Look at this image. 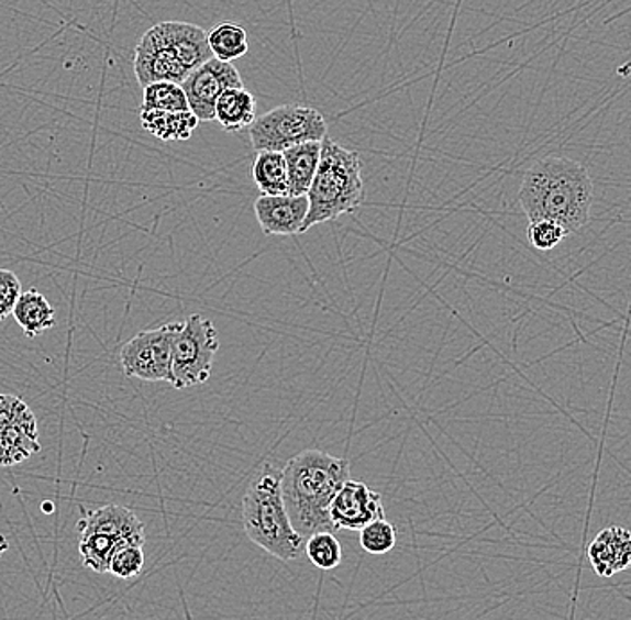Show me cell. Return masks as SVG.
<instances>
[{"label":"cell","instance_id":"cell-2","mask_svg":"<svg viewBox=\"0 0 631 620\" xmlns=\"http://www.w3.org/2000/svg\"><path fill=\"white\" fill-rule=\"evenodd\" d=\"M350 479V463L323 451H303L283 468L280 488L292 528L307 540L314 533H334L329 506Z\"/></svg>","mask_w":631,"mask_h":620},{"label":"cell","instance_id":"cell-9","mask_svg":"<svg viewBox=\"0 0 631 620\" xmlns=\"http://www.w3.org/2000/svg\"><path fill=\"white\" fill-rule=\"evenodd\" d=\"M180 326L181 323H167L133 335L121 350L124 375L146 383H169L173 343Z\"/></svg>","mask_w":631,"mask_h":620},{"label":"cell","instance_id":"cell-17","mask_svg":"<svg viewBox=\"0 0 631 620\" xmlns=\"http://www.w3.org/2000/svg\"><path fill=\"white\" fill-rule=\"evenodd\" d=\"M142 128L150 131L158 141H189L200 121L190 110L184 112H158V110H139Z\"/></svg>","mask_w":631,"mask_h":620},{"label":"cell","instance_id":"cell-24","mask_svg":"<svg viewBox=\"0 0 631 620\" xmlns=\"http://www.w3.org/2000/svg\"><path fill=\"white\" fill-rule=\"evenodd\" d=\"M144 563H146L144 547L142 545H126L113 554L110 565H108V572L119 579H133L141 574Z\"/></svg>","mask_w":631,"mask_h":620},{"label":"cell","instance_id":"cell-16","mask_svg":"<svg viewBox=\"0 0 631 620\" xmlns=\"http://www.w3.org/2000/svg\"><path fill=\"white\" fill-rule=\"evenodd\" d=\"M257 117V101L246 88H229L215 102L214 121L229 133L246 130Z\"/></svg>","mask_w":631,"mask_h":620},{"label":"cell","instance_id":"cell-7","mask_svg":"<svg viewBox=\"0 0 631 620\" xmlns=\"http://www.w3.org/2000/svg\"><path fill=\"white\" fill-rule=\"evenodd\" d=\"M218 350L219 334L214 323L200 314L189 315L173 343L170 386L187 389L207 383Z\"/></svg>","mask_w":631,"mask_h":620},{"label":"cell","instance_id":"cell-1","mask_svg":"<svg viewBox=\"0 0 631 620\" xmlns=\"http://www.w3.org/2000/svg\"><path fill=\"white\" fill-rule=\"evenodd\" d=\"M519 203L530 223L547 219L558 223L567 235L579 232L593 210V178L579 162L547 156L525 170Z\"/></svg>","mask_w":631,"mask_h":620},{"label":"cell","instance_id":"cell-19","mask_svg":"<svg viewBox=\"0 0 631 620\" xmlns=\"http://www.w3.org/2000/svg\"><path fill=\"white\" fill-rule=\"evenodd\" d=\"M252 176L264 196L287 195V167L283 153L258 151L252 165Z\"/></svg>","mask_w":631,"mask_h":620},{"label":"cell","instance_id":"cell-4","mask_svg":"<svg viewBox=\"0 0 631 620\" xmlns=\"http://www.w3.org/2000/svg\"><path fill=\"white\" fill-rule=\"evenodd\" d=\"M280 475L283 470L273 463L258 466L243 497V525L255 545L287 563L300 556L306 540L295 531L287 514Z\"/></svg>","mask_w":631,"mask_h":620},{"label":"cell","instance_id":"cell-26","mask_svg":"<svg viewBox=\"0 0 631 620\" xmlns=\"http://www.w3.org/2000/svg\"><path fill=\"white\" fill-rule=\"evenodd\" d=\"M20 292L22 287L15 273L0 267V321H4L13 312Z\"/></svg>","mask_w":631,"mask_h":620},{"label":"cell","instance_id":"cell-10","mask_svg":"<svg viewBox=\"0 0 631 620\" xmlns=\"http://www.w3.org/2000/svg\"><path fill=\"white\" fill-rule=\"evenodd\" d=\"M42 451L38 422L15 395H0V468L15 466Z\"/></svg>","mask_w":631,"mask_h":620},{"label":"cell","instance_id":"cell-13","mask_svg":"<svg viewBox=\"0 0 631 620\" xmlns=\"http://www.w3.org/2000/svg\"><path fill=\"white\" fill-rule=\"evenodd\" d=\"M255 218L266 235H297L309 212L307 196H258Z\"/></svg>","mask_w":631,"mask_h":620},{"label":"cell","instance_id":"cell-14","mask_svg":"<svg viewBox=\"0 0 631 620\" xmlns=\"http://www.w3.org/2000/svg\"><path fill=\"white\" fill-rule=\"evenodd\" d=\"M587 560L599 577H612L631 563V534L627 528L610 525L588 543Z\"/></svg>","mask_w":631,"mask_h":620},{"label":"cell","instance_id":"cell-6","mask_svg":"<svg viewBox=\"0 0 631 620\" xmlns=\"http://www.w3.org/2000/svg\"><path fill=\"white\" fill-rule=\"evenodd\" d=\"M79 556L85 567L104 574L113 554L126 545L146 543V528L132 509L108 505L85 511L78 522Z\"/></svg>","mask_w":631,"mask_h":620},{"label":"cell","instance_id":"cell-12","mask_svg":"<svg viewBox=\"0 0 631 620\" xmlns=\"http://www.w3.org/2000/svg\"><path fill=\"white\" fill-rule=\"evenodd\" d=\"M329 517L335 531H359L366 523L386 519L383 495L363 480H346L329 506Z\"/></svg>","mask_w":631,"mask_h":620},{"label":"cell","instance_id":"cell-22","mask_svg":"<svg viewBox=\"0 0 631 620\" xmlns=\"http://www.w3.org/2000/svg\"><path fill=\"white\" fill-rule=\"evenodd\" d=\"M306 554L320 571H334L343 562V549L334 533H314L306 540Z\"/></svg>","mask_w":631,"mask_h":620},{"label":"cell","instance_id":"cell-15","mask_svg":"<svg viewBox=\"0 0 631 620\" xmlns=\"http://www.w3.org/2000/svg\"><path fill=\"white\" fill-rule=\"evenodd\" d=\"M321 142H303L284 151L287 167V195L306 196L320 164Z\"/></svg>","mask_w":631,"mask_h":620},{"label":"cell","instance_id":"cell-5","mask_svg":"<svg viewBox=\"0 0 631 620\" xmlns=\"http://www.w3.org/2000/svg\"><path fill=\"white\" fill-rule=\"evenodd\" d=\"M306 196L309 212L301 233L359 209L365 203L359 153L341 147L326 135L321 141L320 164Z\"/></svg>","mask_w":631,"mask_h":620},{"label":"cell","instance_id":"cell-21","mask_svg":"<svg viewBox=\"0 0 631 620\" xmlns=\"http://www.w3.org/2000/svg\"><path fill=\"white\" fill-rule=\"evenodd\" d=\"M142 110H158V112H184L189 110L181 85L170 81L151 82L144 87Z\"/></svg>","mask_w":631,"mask_h":620},{"label":"cell","instance_id":"cell-23","mask_svg":"<svg viewBox=\"0 0 631 620\" xmlns=\"http://www.w3.org/2000/svg\"><path fill=\"white\" fill-rule=\"evenodd\" d=\"M359 543L366 553L374 554V556L388 554L389 551H394L395 543H397L394 523L386 519L366 523L365 528L359 529Z\"/></svg>","mask_w":631,"mask_h":620},{"label":"cell","instance_id":"cell-11","mask_svg":"<svg viewBox=\"0 0 631 620\" xmlns=\"http://www.w3.org/2000/svg\"><path fill=\"white\" fill-rule=\"evenodd\" d=\"M244 87L237 68L221 59L210 58L181 82L190 112L200 122L214 121L215 102L229 88Z\"/></svg>","mask_w":631,"mask_h":620},{"label":"cell","instance_id":"cell-20","mask_svg":"<svg viewBox=\"0 0 631 620\" xmlns=\"http://www.w3.org/2000/svg\"><path fill=\"white\" fill-rule=\"evenodd\" d=\"M212 58L232 64L235 59L243 58L248 53V34L243 25L235 22H221L214 30L207 33Z\"/></svg>","mask_w":631,"mask_h":620},{"label":"cell","instance_id":"cell-8","mask_svg":"<svg viewBox=\"0 0 631 620\" xmlns=\"http://www.w3.org/2000/svg\"><path fill=\"white\" fill-rule=\"evenodd\" d=\"M250 130L253 150L284 153L303 142H321L329 133L325 117L316 108L284 104L255 117Z\"/></svg>","mask_w":631,"mask_h":620},{"label":"cell","instance_id":"cell-3","mask_svg":"<svg viewBox=\"0 0 631 620\" xmlns=\"http://www.w3.org/2000/svg\"><path fill=\"white\" fill-rule=\"evenodd\" d=\"M212 58L207 31L189 22H160L144 33L135 49V76L142 87L151 82H181Z\"/></svg>","mask_w":631,"mask_h":620},{"label":"cell","instance_id":"cell-18","mask_svg":"<svg viewBox=\"0 0 631 620\" xmlns=\"http://www.w3.org/2000/svg\"><path fill=\"white\" fill-rule=\"evenodd\" d=\"M11 314L15 315L16 323L30 340L56 326V310L36 289L20 292L15 309Z\"/></svg>","mask_w":631,"mask_h":620},{"label":"cell","instance_id":"cell-25","mask_svg":"<svg viewBox=\"0 0 631 620\" xmlns=\"http://www.w3.org/2000/svg\"><path fill=\"white\" fill-rule=\"evenodd\" d=\"M565 237H567V232L558 223L547 221V219L533 221V223H530V229H528V239H530L531 246L534 250H540V252H551Z\"/></svg>","mask_w":631,"mask_h":620}]
</instances>
